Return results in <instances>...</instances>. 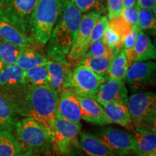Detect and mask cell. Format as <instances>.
<instances>
[{
    "instance_id": "20",
    "label": "cell",
    "mask_w": 156,
    "mask_h": 156,
    "mask_svg": "<svg viewBox=\"0 0 156 156\" xmlns=\"http://www.w3.org/2000/svg\"><path fill=\"white\" fill-rule=\"evenodd\" d=\"M105 114L112 123L129 127L132 124L127 105L120 103H106L101 104Z\"/></svg>"
},
{
    "instance_id": "37",
    "label": "cell",
    "mask_w": 156,
    "mask_h": 156,
    "mask_svg": "<svg viewBox=\"0 0 156 156\" xmlns=\"http://www.w3.org/2000/svg\"><path fill=\"white\" fill-rule=\"evenodd\" d=\"M136 38L134 37L131 32L129 34L126 35L122 38V43H123V48L124 49H129L131 48L134 46V44H135Z\"/></svg>"
},
{
    "instance_id": "33",
    "label": "cell",
    "mask_w": 156,
    "mask_h": 156,
    "mask_svg": "<svg viewBox=\"0 0 156 156\" xmlns=\"http://www.w3.org/2000/svg\"><path fill=\"white\" fill-rule=\"evenodd\" d=\"M108 26V19L106 15H103L99 17L98 21L93 27L92 32H91L90 38L89 41V46L93 42L100 40L104 34L105 30ZM89 48V47H88Z\"/></svg>"
},
{
    "instance_id": "40",
    "label": "cell",
    "mask_w": 156,
    "mask_h": 156,
    "mask_svg": "<svg viewBox=\"0 0 156 156\" xmlns=\"http://www.w3.org/2000/svg\"><path fill=\"white\" fill-rule=\"evenodd\" d=\"M15 156H33V154L30 153V152H26V151H21L20 153L17 154Z\"/></svg>"
},
{
    "instance_id": "6",
    "label": "cell",
    "mask_w": 156,
    "mask_h": 156,
    "mask_svg": "<svg viewBox=\"0 0 156 156\" xmlns=\"http://www.w3.org/2000/svg\"><path fill=\"white\" fill-rule=\"evenodd\" d=\"M81 128L80 123L75 124L57 116L52 130L53 147L57 154L68 156L79 147L78 135Z\"/></svg>"
},
{
    "instance_id": "7",
    "label": "cell",
    "mask_w": 156,
    "mask_h": 156,
    "mask_svg": "<svg viewBox=\"0 0 156 156\" xmlns=\"http://www.w3.org/2000/svg\"><path fill=\"white\" fill-rule=\"evenodd\" d=\"M38 0H0V20L30 34L28 21Z\"/></svg>"
},
{
    "instance_id": "30",
    "label": "cell",
    "mask_w": 156,
    "mask_h": 156,
    "mask_svg": "<svg viewBox=\"0 0 156 156\" xmlns=\"http://www.w3.org/2000/svg\"><path fill=\"white\" fill-rule=\"evenodd\" d=\"M89 56H106L113 58L114 53L112 48H109L101 38L90 45L83 57H89Z\"/></svg>"
},
{
    "instance_id": "25",
    "label": "cell",
    "mask_w": 156,
    "mask_h": 156,
    "mask_svg": "<svg viewBox=\"0 0 156 156\" xmlns=\"http://www.w3.org/2000/svg\"><path fill=\"white\" fill-rule=\"evenodd\" d=\"M112 59L113 58L106 56L83 57L78 63V65L85 66L97 75L105 77L108 74Z\"/></svg>"
},
{
    "instance_id": "22",
    "label": "cell",
    "mask_w": 156,
    "mask_h": 156,
    "mask_svg": "<svg viewBox=\"0 0 156 156\" xmlns=\"http://www.w3.org/2000/svg\"><path fill=\"white\" fill-rule=\"evenodd\" d=\"M17 112L12 101L0 90V130L14 131Z\"/></svg>"
},
{
    "instance_id": "35",
    "label": "cell",
    "mask_w": 156,
    "mask_h": 156,
    "mask_svg": "<svg viewBox=\"0 0 156 156\" xmlns=\"http://www.w3.org/2000/svg\"><path fill=\"white\" fill-rule=\"evenodd\" d=\"M138 9L139 7L135 5L132 7L123 8L122 15L132 25V28H139L138 25Z\"/></svg>"
},
{
    "instance_id": "17",
    "label": "cell",
    "mask_w": 156,
    "mask_h": 156,
    "mask_svg": "<svg viewBox=\"0 0 156 156\" xmlns=\"http://www.w3.org/2000/svg\"><path fill=\"white\" fill-rule=\"evenodd\" d=\"M0 40L21 48H32L37 44L31 35L2 20H0Z\"/></svg>"
},
{
    "instance_id": "26",
    "label": "cell",
    "mask_w": 156,
    "mask_h": 156,
    "mask_svg": "<svg viewBox=\"0 0 156 156\" xmlns=\"http://www.w3.org/2000/svg\"><path fill=\"white\" fill-rule=\"evenodd\" d=\"M129 67V66L126 57L125 50L122 48L113 58L107 76L110 78L124 80H125Z\"/></svg>"
},
{
    "instance_id": "31",
    "label": "cell",
    "mask_w": 156,
    "mask_h": 156,
    "mask_svg": "<svg viewBox=\"0 0 156 156\" xmlns=\"http://www.w3.org/2000/svg\"><path fill=\"white\" fill-rule=\"evenodd\" d=\"M108 27L118 34L121 38L129 34L132 30V25L122 15L113 17L108 20Z\"/></svg>"
},
{
    "instance_id": "16",
    "label": "cell",
    "mask_w": 156,
    "mask_h": 156,
    "mask_svg": "<svg viewBox=\"0 0 156 156\" xmlns=\"http://www.w3.org/2000/svg\"><path fill=\"white\" fill-rule=\"evenodd\" d=\"M81 119L98 126L112 124L103 107L95 98L79 96Z\"/></svg>"
},
{
    "instance_id": "3",
    "label": "cell",
    "mask_w": 156,
    "mask_h": 156,
    "mask_svg": "<svg viewBox=\"0 0 156 156\" xmlns=\"http://www.w3.org/2000/svg\"><path fill=\"white\" fill-rule=\"evenodd\" d=\"M66 0H38L29 18L31 36L37 44L44 46L65 7Z\"/></svg>"
},
{
    "instance_id": "13",
    "label": "cell",
    "mask_w": 156,
    "mask_h": 156,
    "mask_svg": "<svg viewBox=\"0 0 156 156\" xmlns=\"http://www.w3.org/2000/svg\"><path fill=\"white\" fill-rule=\"evenodd\" d=\"M95 100L100 104L114 102L127 105L128 90L123 80L107 77L99 87Z\"/></svg>"
},
{
    "instance_id": "15",
    "label": "cell",
    "mask_w": 156,
    "mask_h": 156,
    "mask_svg": "<svg viewBox=\"0 0 156 156\" xmlns=\"http://www.w3.org/2000/svg\"><path fill=\"white\" fill-rule=\"evenodd\" d=\"M124 50L129 66L134 62L149 61L156 58L155 46L150 37L142 30L139 32L133 47Z\"/></svg>"
},
{
    "instance_id": "14",
    "label": "cell",
    "mask_w": 156,
    "mask_h": 156,
    "mask_svg": "<svg viewBox=\"0 0 156 156\" xmlns=\"http://www.w3.org/2000/svg\"><path fill=\"white\" fill-rule=\"evenodd\" d=\"M58 116L70 122L80 124L81 120L79 95L71 87H66L58 93Z\"/></svg>"
},
{
    "instance_id": "11",
    "label": "cell",
    "mask_w": 156,
    "mask_h": 156,
    "mask_svg": "<svg viewBox=\"0 0 156 156\" xmlns=\"http://www.w3.org/2000/svg\"><path fill=\"white\" fill-rule=\"evenodd\" d=\"M28 86L25 70L16 64L5 66L0 72V90L11 101L20 96Z\"/></svg>"
},
{
    "instance_id": "43",
    "label": "cell",
    "mask_w": 156,
    "mask_h": 156,
    "mask_svg": "<svg viewBox=\"0 0 156 156\" xmlns=\"http://www.w3.org/2000/svg\"><path fill=\"white\" fill-rule=\"evenodd\" d=\"M37 156H39V155H37Z\"/></svg>"
},
{
    "instance_id": "2",
    "label": "cell",
    "mask_w": 156,
    "mask_h": 156,
    "mask_svg": "<svg viewBox=\"0 0 156 156\" xmlns=\"http://www.w3.org/2000/svg\"><path fill=\"white\" fill-rule=\"evenodd\" d=\"M81 13L73 2L66 0L63 13L56 23L49 39L47 52L51 60L69 64L67 55L75 41Z\"/></svg>"
},
{
    "instance_id": "28",
    "label": "cell",
    "mask_w": 156,
    "mask_h": 156,
    "mask_svg": "<svg viewBox=\"0 0 156 156\" xmlns=\"http://www.w3.org/2000/svg\"><path fill=\"white\" fill-rule=\"evenodd\" d=\"M23 48L11 43L0 40V56L5 65L16 64L17 58Z\"/></svg>"
},
{
    "instance_id": "32",
    "label": "cell",
    "mask_w": 156,
    "mask_h": 156,
    "mask_svg": "<svg viewBox=\"0 0 156 156\" xmlns=\"http://www.w3.org/2000/svg\"><path fill=\"white\" fill-rule=\"evenodd\" d=\"M103 1L104 0H72L74 5L83 13L88 12L95 9L105 11L103 5Z\"/></svg>"
},
{
    "instance_id": "42",
    "label": "cell",
    "mask_w": 156,
    "mask_h": 156,
    "mask_svg": "<svg viewBox=\"0 0 156 156\" xmlns=\"http://www.w3.org/2000/svg\"><path fill=\"white\" fill-rule=\"evenodd\" d=\"M128 156H142V155H137V154H136V155H130Z\"/></svg>"
},
{
    "instance_id": "5",
    "label": "cell",
    "mask_w": 156,
    "mask_h": 156,
    "mask_svg": "<svg viewBox=\"0 0 156 156\" xmlns=\"http://www.w3.org/2000/svg\"><path fill=\"white\" fill-rule=\"evenodd\" d=\"M127 107L134 129L155 132L156 96L153 92L136 93L128 98Z\"/></svg>"
},
{
    "instance_id": "12",
    "label": "cell",
    "mask_w": 156,
    "mask_h": 156,
    "mask_svg": "<svg viewBox=\"0 0 156 156\" xmlns=\"http://www.w3.org/2000/svg\"><path fill=\"white\" fill-rule=\"evenodd\" d=\"M98 136L113 153L123 156L134 153V140L132 134L109 127L101 131Z\"/></svg>"
},
{
    "instance_id": "36",
    "label": "cell",
    "mask_w": 156,
    "mask_h": 156,
    "mask_svg": "<svg viewBox=\"0 0 156 156\" xmlns=\"http://www.w3.org/2000/svg\"><path fill=\"white\" fill-rule=\"evenodd\" d=\"M123 0H107L108 19L122 15L123 10Z\"/></svg>"
},
{
    "instance_id": "39",
    "label": "cell",
    "mask_w": 156,
    "mask_h": 156,
    "mask_svg": "<svg viewBox=\"0 0 156 156\" xmlns=\"http://www.w3.org/2000/svg\"><path fill=\"white\" fill-rule=\"evenodd\" d=\"M136 3V0H123V7L126 8V7H132L135 5Z\"/></svg>"
},
{
    "instance_id": "23",
    "label": "cell",
    "mask_w": 156,
    "mask_h": 156,
    "mask_svg": "<svg viewBox=\"0 0 156 156\" xmlns=\"http://www.w3.org/2000/svg\"><path fill=\"white\" fill-rule=\"evenodd\" d=\"M48 59L33 48H23L17 58L16 64L23 70L37 66L46 65Z\"/></svg>"
},
{
    "instance_id": "18",
    "label": "cell",
    "mask_w": 156,
    "mask_h": 156,
    "mask_svg": "<svg viewBox=\"0 0 156 156\" xmlns=\"http://www.w3.org/2000/svg\"><path fill=\"white\" fill-rule=\"evenodd\" d=\"M49 77L48 85L56 91L58 94L67 87L68 81L72 71L69 64H65L49 59L46 64Z\"/></svg>"
},
{
    "instance_id": "34",
    "label": "cell",
    "mask_w": 156,
    "mask_h": 156,
    "mask_svg": "<svg viewBox=\"0 0 156 156\" xmlns=\"http://www.w3.org/2000/svg\"><path fill=\"white\" fill-rule=\"evenodd\" d=\"M102 40L113 51L121 50L123 48L122 38L108 26L105 30Z\"/></svg>"
},
{
    "instance_id": "21",
    "label": "cell",
    "mask_w": 156,
    "mask_h": 156,
    "mask_svg": "<svg viewBox=\"0 0 156 156\" xmlns=\"http://www.w3.org/2000/svg\"><path fill=\"white\" fill-rule=\"evenodd\" d=\"M80 143L87 156H114L98 136L86 132L81 133Z\"/></svg>"
},
{
    "instance_id": "38",
    "label": "cell",
    "mask_w": 156,
    "mask_h": 156,
    "mask_svg": "<svg viewBox=\"0 0 156 156\" xmlns=\"http://www.w3.org/2000/svg\"><path fill=\"white\" fill-rule=\"evenodd\" d=\"M156 0H136V5L139 8L152 9L155 6Z\"/></svg>"
},
{
    "instance_id": "4",
    "label": "cell",
    "mask_w": 156,
    "mask_h": 156,
    "mask_svg": "<svg viewBox=\"0 0 156 156\" xmlns=\"http://www.w3.org/2000/svg\"><path fill=\"white\" fill-rule=\"evenodd\" d=\"M15 129L22 151L41 154L53 147L52 134L33 119L25 117L17 122Z\"/></svg>"
},
{
    "instance_id": "41",
    "label": "cell",
    "mask_w": 156,
    "mask_h": 156,
    "mask_svg": "<svg viewBox=\"0 0 156 156\" xmlns=\"http://www.w3.org/2000/svg\"><path fill=\"white\" fill-rule=\"evenodd\" d=\"M5 67V64H4L2 59L1 56H0V72L2 71V69Z\"/></svg>"
},
{
    "instance_id": "10",
    "label": "cell",
    "mask_w": 156,
    "mask_h": 156,
    "mask_svg": "<svg viewBox=\"0 0 156 156\" xmlns=\"http://www.w3.org/2000/svg\"><path fill=\"white\" fill-rule=\"evenodd\" d=\"M155 63L136 62L129 67L125 80L134 91L151 89L155 85Z\"/></svg>"
},
{
    "instance_id": "1",
    "label": "cell",
    "mask_w": 156,
    "mask_h": 156,
    "mask_svg": "<svg viewBox=\"0 0 156 156\" xmlns=\"http://www.w3.org/2000/svg\"><path fill=\"white\" fill-rule=\"evenodd\" d=\"M58 94L48 85H30L12 101L17 113L33 119L52 134L58 116Z\"/></svg>"
},
{
    "instance_id": "27",
    "label": "cell",
    "mask_w": 156,
    "mask_h": 156,
    "mask_svg": "<svg viewBox=\"0 0 156 156\" xmlns=\"http://www.w3.org/2000/svg\"><path fill=\"white\" fill-rule=\"evenodd\" d=\"M25 79L28 85H48L49 77L46 65L34 67L25 71Z\"/></svg>"
},
{
    "instance_id": "9",
    "label": "cell",
    "mask_w": 156,
    "mask_h": 156,
    "mask_svg": "<svg viewBox=\"0 0 156 156\" xmlns=\"http://www.w3.org/2000/svg\"><path fill=\"white\" fill-rule=\"evenodd\" d=\"M103 12V10L95 9L81 16L75 41L67 55L68 61H77L83 57L89 47V41L93 27Z\"/></svg>"
},
{
    "instance_id": "8",
    "label": "cell",
    "mask_w": 156,
    "mask_h": 156,
    "mask_svg": "<svg viewBox=\"0 0 156 156\" xmlns=\"http://www.w3.org/2000/svg\"><path fill=\"white\" fill-rule=\"evenodd\" d=\"M106 78L97 75L83 65H78L72 71L68 81V87L82 97L95 98L99 87Z\"/></svg>"
},
{
    "instance_id": "29",
    "label": "cell",
    "mask_w": 156,
    "mask_h": 156,
    "mask_svg": "<svg viewBox=\"0 0 156 156\" xmlns=\"http://www.w3.org/2000/svg\"><path fill=\"white\" fill-rule=\"evenodd\" d=\"M138 25L142 31H148L155 35L156 29L155 14L152 9H138Z\"/></svg>"
},
{
    "instance_id": "24",
    "label": "cell",
    "mask_w": 156,
    "mask_h": 156,
    "mask_svg": "<svg viewBox=\"0 0 156 156\" xmlns=\"http://www.w3.org/2000/svg\"><path fill=\"white\" fill-rule=\"evenodd\" d=\"M22 151L12 132L0 130V156H15Z\"/></svg>"
},
{
    "instance_id": "19",
    "label": "cell",
    "mask_w": 156,
    "mask_h": 156,
    "mask_svg": "<svg viewBox=\"0 0 156 156\" xmlns=\"http://www.w3.org/2000/svg\"><path fill=\"white\" fill-rule=\"evenodd\" d=\"M134 153L142 156H155V132L134 129Z\"/></svg>"
}]
</instances>
